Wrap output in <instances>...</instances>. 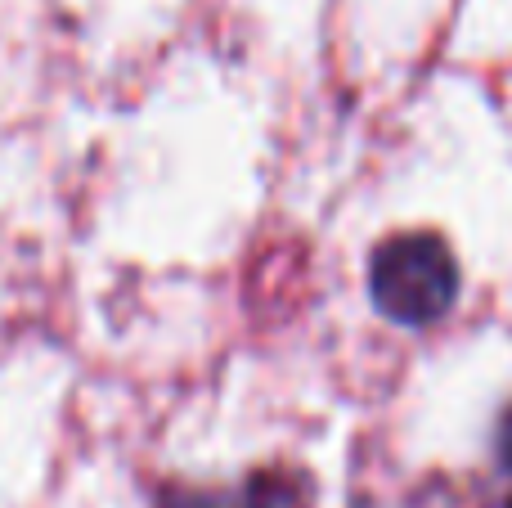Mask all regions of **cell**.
I'll use <instances>...</instances> for the list:
<instances>
[{"mask_svg": "<svg viewBox=\"0 0 512 508\" xmlns=\"http://www.w3.org/2000/svg\"><path fill=\"white\" fill-rule=\"evenodd\" d=\"M495 455H499V464L512 473V405L504 414H499V428H495Z\"/></svg>", "mask_w": 512, "mask_h": 508, "instance_id": "obj_2", "label": "cell"}, {"mask_svg": "<svg viewBox=\"0 0 512 508\" xmlns=\"http://www.w3.org/2000/svg\"><path fill=\"white\" fill-rule=\"evenodd\" d=\"M508 508H512V500H508Z\"/></svg>", "mask_w": 512, "mask_h": 508, "instance_id": "obj_4", "label": "cell"}, {"mask_svg": "<svg viewBox=\"0 0 512 508\" xmlns=\"http://www.w3.org/2000/svg\"><path fill=\"white\" fill-rule=\"evenodd\" d=\"M369 297L387 320L405 329L436 324L459 302V261L432 230L391 234L369 257Z\"/></svg>", "mask_w": 512, "mask_h": 508, "instance_id": "obj_1", "label": "cell"}, {"mask_svg": "<svg viewBox=\"0 0 512 508\" xmlns=\"http://www.w3.org/2000/svg\"><path fill=\"white\" fill-rule=\"evenodd\" d=\"M171 508H230V504H216V500H180V504H171Z\"/></svg>", "mask_w": 512, "mask_h": 508, "instance_id": "obj_3", "label": "cell"}]
</instances>
